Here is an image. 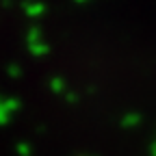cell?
Returning <instances> with one entry per match:
<instances>
[{"instance_id":"cell-1","label":"cell","mask_w":156,"mask_h":156,"mask_svg":"<svg viewBox=\"0 0 156 156\" xmlns=\"http://www.w3.org/2000/svg\"><path fill=\"white\" fill-rule=\"evenodd\" d=\"M26 48L33 56H46L50 52V46L48 41L41 37V30L39 28H30L28 35H26Z\"/></svg>"},{"instance_id":"cell-2","label":"cell","mask_w":156,"mask_h":156,"mask_svg":"<svg viewBox=\"0 0 156 156\" xmlns=\"http://www.w3.org/2000/svg\"><path fill=\"white\" fill-rule=\"evenodd\" d=\"M17 108H20V102L15 98H0V124H7Z\"/></svg>"},{"instance_id":"cell-3","label":"cell","mask_w":156,"mask_h":156,"mask_svg":"<svg viewBox=\"0 0 156 156\" xmlns=\"http://www.w3.org/2000/svg\"><path fill=\"white\" fill-rule=\"evenodd\" d=\"M22 11H24L26 17L39 20V17H44V13H46V5L41 2V0H26V2L22 5Z\"/></svg>"},{"instance_id":"cell-4","label":"cell","mask_w":156,"mask_h":156,"mask_svg":"<svg viewBox=\"0 0 156 156\" xmlns=\"http://www.w3.org/2000/svg\"><path fill=\"white\" fill-rule=\"evenodd\" d=\"M141 124V115L139 113H128L122 117V126L124 128H134V126H139Z\"/></svg>"},{"instance_id":"cell-5","label":"cell","mask_w":156,"mask_h":156,"mask_svg":"<svg viewBox=\"0 0 156 156\" xmlns=\"http://www.w3.org/2000/svg\"><path fill=\"white\" fill-rule=\"evenodd\" d=\"M50 89L54 93H63L65 91V80H63V78H52V80H50Z\"/></svg>"},{"instance_id":"cell-6","label":"cell","mask_w":156,"mask_h":156,"mask_svg":"<svg viewBox=\"0 0 156 156\" xmlns=\"http://www.w3.org/2000/svg\"><path fill=\"white\" fill-rule=\"evenodd\" d=\"M20 74H22L20 65H9V76H20Z\"/></svg>"},{"instance_id":"cell-7","label":"cell","mask_w":156,"mask_h":156,"mask_svg":"<svg viewBox=\"0 0 156 156\" xmlns=\"http://www.w3.org/2000/svg\"><path fill=\"white\" fill-rule=\"evenodd\" d=\"M17 152H22L24 156H28V154H30V150H28V145H17Z\"/></svg>"},{"instance_id":"cell-8","label":"cell","mask_w":156,"mask_h":156,"mask_svg":"<svg viewBox=\"0 0 156 156\" xmlns=\"http://www.w3.org/2000/svg\"><path fill=\"white\" fill-rule=\"evenodd\" d=\"M150 152H152V156H156V143L152 145V150H150Z\"/></svg>"},{"instance_id":"cell-9","label":"cell","mask_w":156,"mask_h":156,"mask_svg":"<svg viewBox=\"0 0 156 156\" xmlns=\"http://www.w3.org/2000/svg\"><path fill=\"white\" fill-rule=\"evenodd\" d=\"M74 2H78V5H85V2H89V0H74Z\"/></svg>"}]
</instances>
